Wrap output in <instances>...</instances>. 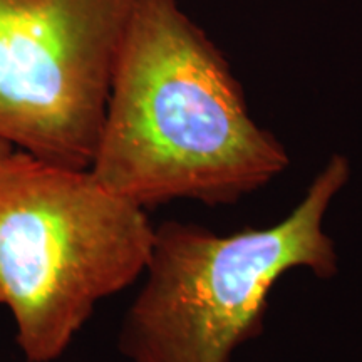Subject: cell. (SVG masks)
Here are the masks:
<instances>
[{
  "mask_svg": "<svg viewBox=\"0 0 362 362\" xmlns=\"http://www.w3.org/2000/svg\"><path fill=\"white\" fill-rule=\"evenodd\" d=\"M291 165L242 86L178 0H136L89 171L143 210L237 205Z\"/></svg>",
  "mask_w": 362,
  "mask_h": 362,
  "instance_id": "6da1fadb",
  "label": "cell"
},
{
  "mask_svg": "<svg viewBox=\"0 0 362 362\" xmlns=\"http://www.w3.org/2000/svg\"><path fill=\"white\" fill-rule=\"evenodd\" d=\"M155 226L89 170L13 148L0 161V304L27 362L61 357L104 298L141 277Z\"/></svg>",
  "mask_w": 362,
  "mask_h": 362,
  "instance_id": "3957f363",
  "label": "cell"
},
{
  "mask_svg": "<svg viewBox=\"0 0 362 362\" xmlns=\"http://www.w3.org/2000/svg\"><path fill=\"white\" fill-rule=\"evenodd\" d=\"M349 180L351 163L336 153L279 223L228 235L175 220L155 228L143 287L121 325V354L131 362L232 361L262 334L269 293L284 275L339 274L324 223Z\"/></svg>",
  "mask_w": 362,
  "mask_h": 362,
  "instance_id": "7a4b0ae2",
  "label": "cell"
},
{
  "mask_svg": "<svg viewBox=\"0 0 362 362\" xmlns=\"http://www.w3.org/2000/svg\"><path fill=\"white\" fill-rule=\"evenodd\" d=\"M136 0H0V139L89 170Z\"/></svg>",
  "mask_w": 362,
  "mask_h": 362,
  "instance_id": "277c9868",
  "label": "cell"
},
{
  "mask_svg": "<svg viewBox=\"0 0 362 362\" xmlns=\"http://www.w3.org/2000/svg\"><path fill=\"white\" fill-rule=\"evenodd\" d=\"M12 149H13V146H11V144L4 141V139H0V161H2L4 158H6L8 153L12 151Z\"/></svg>",
  "mask_w": 362,
  "mask_h": 362,
  "instance_id": "5b68a950",
  "label": "cell"
}]
</instances>
